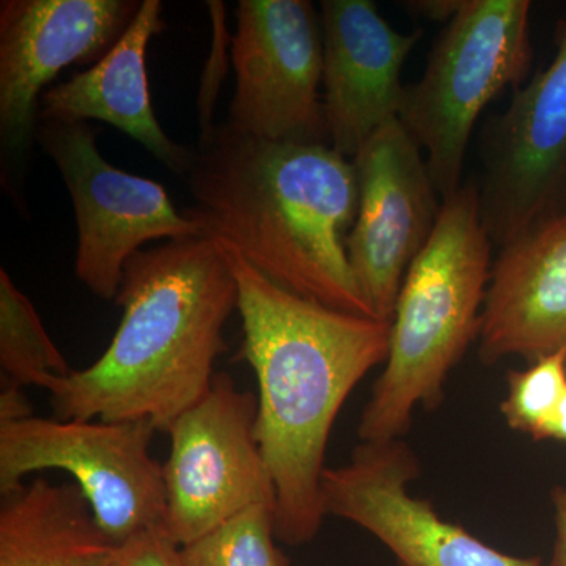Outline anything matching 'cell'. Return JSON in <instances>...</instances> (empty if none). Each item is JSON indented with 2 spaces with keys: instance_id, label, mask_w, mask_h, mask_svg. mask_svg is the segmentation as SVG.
I'll return each instance as SVG.
<instances>
[{
  "instance_id": "obj_1",
  "label": "cell",
  "mask_w": 566,
  "mask_h": 566,
  "mask_svg": "<svg viewBox=\"0 0 566 566\" xmlns=\"http://www.w3.org/2000/svg\"><path fill=\"white\" fill-rule=\"evenodd\" d=\"M185 216L275 285L345 314L375 318L346 238L359 189L352 159L327 144L271 142L229 123L202 134Z\"/></svg>"
},
{
  "instance_id": "obj_2",
  "label": "cell",
  "mask_w": 566,
  "mask_h": 566,
  "mask_svg": "<svg viewBox=\"0 0 566 566\" xmlns=\"http://www.w3.org/2000/svg\"><path fill=\"white\" fill-rule=\"evenodd\" d=\"M223 249L240 290L241 353L259 382L255 433L277 494L275 535L285 545H305L326 516L322 480L331 430L354 387L386 363L392 324L296 296Z\"/></svg>"
},
{
  "instance_id": "obj_3",
  "label": "cell",
  "mask_w": 566,
  "mask_h": 566,
  "mask_svg": "<svg viewBox=\"0 0 566 566\" xmlns=\"http://www.w3.org/2000/svg\"><path fill=\"white\" fill-rule=\"evenodd\" d=\"M123 315L98 360L54 378L55 419L148 422L169 433L211 389L240 303L229 253L208 237L164 241L126 263Z\"/></svg>"
},
{
  "instance_id": "obj_4",
  "label": "cell",
  "mask_w": 566,
  "mask_h": 566,
  "mask_svg": "<svg viewBox=\"0 0 566 566\" xmlns=\"http://www.w3.org/2000/svg\"><path fill=\"white\" fill-rule=\"evenodd\" d=\"M480 188L461 185L398 294L386 368L359 419L360 441L400 439L419 406L438 408L450 371L480 335L491 279Z\"/></svg>"
},
{
  "instance_id": "obj_5",
  "label": "cell",
  "mask_w": 566,
  "mask_h": 566,
  "mask_svg": "<svg viewBox=\"0 0 566 566\" xmlns=\"http://www.w3.org/2000/svg\"><path fill=\"white\" fill-rule=\"evenodd\" d=\"M528 0H463L436 41L422 80L406 85L400 122L427 151L442 200L461 188L465 151L480 114L532 63Z\"/></svg>"
},
{
  "instance_id": "obj_6",
  "label": "cell",
  "mask_w": 566,
  "mask_h": 566,
  "mask_svg": "<svg viewBox=\"0 0 566 566\" xmlns=\"http://www.w3.org/2000/svg\"><path fill=\"white\" fill-rule=\"evenodd\" d=\"M155 427L29 417L0 424V494L48 469L69 472L96 521L115 543L163 524L167 502L163 465L151 457Z\"/></svg>"
},
{
  "instance_id": "obj_7",
  "label": "cell",
  "mask_w": 566,
  "mask_h": 566,
  "mask_svg": "<svg viewBox=\"0 0 566 566\" xmlns=\"http://www.w3.org/2000/svg\"><path fill=\"white\" fill-rule=\"evenodd\" d=\"M36 144L69 189L77 226L74 273L99 300L115 301L129 259L150 241L205 237L159 182L103 158L91 123L39 117Z\"/></svg>"
},
{
  "instance_id": "obj_8",
  "label": "cell",
  "mask_w": 566,
  "mask_h": 566,
  "mask_svg": "<svg viewBox=\"0 0 566 566\" xmlns=\"http://www.w3.org/2000/svg\"><path fill=\"white\" fill-rule=\"evenodd\" d=\"M256 412L255 395L216 374L202 400L175 420L163 464L164 526L178 545H191L251 506L277 505L256 441Z\"/></svg>"
},
{
  "instance_id": "obj_9",
  "label": "cell",
  "mask_w": 566,
  "mask_h": 566,
  "mask_svg": "<svg viewBox=\"0 0 566 566\" xmlns=\"http://www.w3.org/2000/svg\"><path fill=\"white\" fill-rule=\"evenodd\" d=\"M136 0H3L0 3L2 182L18 196L39 132L40 99L66 66L102 61L120 40Z\"/></svg>"
},
{
  "instance_id": "obj_10",
  "label": "cell",
  "mask_w": 566,
  "mask_h": 566,
  "mask_svg": "<svg viewBox=\"0 0 566 566\" xmlns=\"http://www.w3.org/2000/svg\"><path fill=\"white\" fill-rule=\"evenodd\" d=\"M227 123L271 142L327 144L319 14L307 0H240Z\"/></svg>"
},
{
  "instance_id": "obj_11",
  "label": "cell",
  "mask_w": 566,
  "mask_h": 566,
  "mask_svg": "<svg viewBox=\"0 0 566 566\" xmlns=\"http://www.w3.org/2000/svg\"><path fill=\"white\" fill-rule=\"evenodd\" d=\"M482 161L480 212L494 245L502 249L565 211L566 21L554 61L485 126Z\"/></svg>"
},
{
  "instance_id": "obj_12",
  "label": "cell",
  "mask_w": 566,
  "mask_h": 566,
  "mask_svg": "<svg viewBox=\"0 0 566 566\" xmlns=\"http://www.w3.org/2000/svg\"><path fill=\"white\" fill-rule=\"evenodd\" d=\"M420 150L400 118H395L352 159L359 202L346 252L379 322L392 324L406 273L433 234L441 212Z\"/></svg>"
},
{
  "instance_id": "obj_13",
  "label": "cell",
  "mask_w": 566,
  "mask_h": 566,
  "mask_svg": "<svg viewBox=\"0 0 566 566\" xmlns=\"http://www.w3.org/2000/svg\"><path fill=\"white\" fill-rule=\"evenodd\" d=\"M419 474L415 453L400 439L360 442L348 464L324 471V512L370 532L398 566L543 565L539 557L501 553L442 520L431 502L409 493Z\"/></svg>"
},
{
  "instance_id": "obj_14",
  "label": "cell",
  "mask_w": 566,
  "mask_h": 566,
  "mask_svg": "<svg viewBox=\"0 0 566 566\" xmlns=\"http://www.w3.org/2000/svg\"><path fill=\"white\" fill-rule=\"evenodd\" d=\"M319 24L329 145L353 159L378 129L400 118L401 71L422 32L395 31L370 0H323Z\"/></svg>"
},
{
  "instance_id": "obj_15",
  "label": "cell",
  "mask_w": 566,
  "mask_h": 566,
  "mask_svg": "<svg viewBox=\"0 0 566 566\" xmlns=\"http://www.w3.org/2000/svg\"><path fill=\"white\" fill-rule=\"evenodd\" d=\"M479 338L485 364L566 349V210L501 249Z\"/></svg>"
},
{
  "instance_id": "obj_16",
  "label": "cell",
  "mask_w": 566,
  "mask_h": 566,
  "mask_svg": "<svg viewBox=\"0 0 566 566\" xmlns=\"http://www.w3.org/2000/svg\"><path fill=\"white\" fill-rule=\"evenodd\" d=\"M163 29L161 0H144L120 40L102 61L41 95L40 117L109 123L139 142L170 172L186 177L193 150L164 132L153 111L148 87V44Z\"/></svg>"
},
{
  "instance_id": "obj_17",
  "label": "cell",
  "mask_w": 566,
  "mask_h": 566,
  "mask_svg": "<svg viewBox=\"0 0 566 566\" xmlns=\"http://www.w3.org/2000/svg\"><path fill=\"white\" fill-rule=\"evenodd\" d=\"M117 553L76 483L35 476L2 495L0 566H114Z\"/></svg>"
},
{
  "instance_id": "obj_18",
  "label": "cell",
  "mask_w": 566,
  "mask_h": 566,
  "mask_svg": "<svg viewBox=\"0 0 566 566\" xmlns=\"http://www.w3.org/2000/svg\"><path fill=\"white\" fill-rule=\"evenodd\" d=\"M0 367L2 379L46 390L71 368L51 340L31 300L0 270Z\"/></svg>"
},
{
  "instance_id": "obj_19",
  "label": "cell",
  "mask_w": 566,
  "mask_h": 566,
  "mask_svg": "<svg viewBox=\"0 0 566 566\" xmlns=\"http://www.w3.org/2000/svg\"><path fill=\"white\" fill-rule=\"evenodd\" d=\"M277 505L251 506L221 527L182 546L188 566H293L275 545Z\"/></svg>"
},
{
  "instance_id": "obj_20",
  "label": "cell",
  "mask_w": 566,
  "mask_h": 566,
  "mask_svg": "<svg viewBox=\"0 0 566 566\" xmlns=\"http://www.w3.org/2000/svg\"><path fill=\"white\" fill-rule=\"evenodd\" d=\"M501 406L512 430L546 441V433L566 395V349L546 354L524 370L510 371Z\"/></svg>"
},
{
  "instance_id": "obj_21",
  "label": "cell",
  "mask_w": 566,
  "mask_h": 566,
  "mask_svg": "<svg viewBox=\"0 0 566 566\" xmlns=\"http://www.w3.org/2000/svg\"><path fill=\"white\" fill-rule=\"evenodd\" d=\"M114 566H188L182 546L167 532L166 526L142 528L118 545Z\"/></svg>"
},
{
  "instance_id": "obj_22",
  "label": "cell",
  "mask_w": 566,
  "mask_h": 566,
  "mask_svg": "<svg viewBox=\"0 0 566 566\" xmlns=\"http://www.w3.org/2000/svg\"><path fill=\"white\" fill-rule=\"evenodd\" d=\"M33 417V406L29 401L24 387L2 379V394H0V424L18 422V420Z\"/></svg>"
},
{
  "instance_id": "obj_23",
  "label": "cell",
  "mask_w": 566,
  "mask_h": 566,
  "mask_svg": "<svg viewBox=\"0 0 566 566\" xmlns=\"http://www.w3.org/2000/svg\"><path fill=\"white\" fill-rule=\"evenodd\" d=\"M553 504L556 515V543L551 560L542 566H566V488L558 486L553 491Z\"/></svg>"
},
{
  "instance_id": "obj_24",
  "label": "cell",
  "mask_w": 566,
  "mask_h": 566,
  "mask_svg": "<svg viewBox=\"0 0 566 566\" xmlns=\"http://www.w3.org/2000/svg\"><path fill=\"white\" fill-rule=\"evenodd\" d=\"M406 9L417 17L427 18L430 21L449 22L463 6V0H420V2H406Z\"/></svg>"
},
{
  "instance_id": "obj_25",
  "label": "cell",
  "mask_w": 566,
  "mask_h": 566,
  "mask_svg": "<svg viewBox=\"0 0 566 566\" xmlns=\"http://www.w3.org/2000/svg\"><path fill=\"white\" fill-rule=\"evenodd\" d=\"M546 441L566 442V395L553 423H551L549 430H547Z\"/></svg>"
}]
</instances>
